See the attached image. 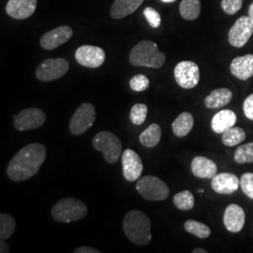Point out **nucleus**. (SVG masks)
<instances>
[{
  "label": "nucleus",
  "mask_w": 253,
  "mask_h": 253,
  "mask_svg": "<svg viewBox=\"0 0 253 253\" xmlns=\"http://www.w3.org/2000/svg\"><path fill=\"white\" fill-rule=\"evenodd\" d=\"M45 146L42 144H29L13 156L7 167V175L14 182L25 181L40 171L46 159Z\"/></svg>",
  "instance_id": "nucleus-1"
},
{
  "label": "nucleus",
  "mask_w": 253,
  "mask_h": 253,
  "mask_svg": "<svg viewBox=\"0 0 253 253\" xmlns=\"http://www.w3.org/2000/svg\"><path fill=\"white\" fill-rule=\"evenodd\" d=\"M123 231L133 244L146 246L152 239L151 221L141 210H130L123 219Z\"/></svg>",
  "instance_id": "nucleus-2"
},
{
  "label": "nucleus",
  "mask_w": 253,
  "mask_h": 253,
  "mask_svg": "<svg viewBox=\"0 0 253 253\" xmlns=\"http://www.w3.org/2000/svg\"><path fill=\"white\" fill-rule=\"evenodd\" d=\"M165 61V54L159 50L157 43L151 41L140 42L129 53V63L134 67L160 69Z\"/></svg>",
  "instance_id": "nucleus-3"
},
{
  "label": "nucleus",
  "mask_w": 253,
  "mask_h": 253,
  "mask_svg": "<svg viewBox=\"0 0 253 253\" xmlns=\"http://www.w3.org/2000/svg\"><path fill=\"white\" fill-rule=\"evenodd\" d=\"M52 217L57 222L69 223L86 216L87 207L80 200L73 197L59 200L51 210Z\"/></svg>",
  "instance_id": "nucleus-4"
},
{
  "label": "nucleus",
  "mask_w": 253,
  "mask_h": 253,
  "mask_svg": "<svg viewBox=\"0 0 253 253\" xmlns=\"http://www.w3.org/2000/svg\"><path fill=\"white\" fill-rule=\"evenodd\" d=\"M93 147L103 154L106 163H117L122 154V144L118 136L110 131H100L92 140Z\"/></svg>",
  "instance_id": "nucleus-5"
},
{
  "label": "nucleus",
  "mask_w": 253,
  "mask_h": 253,
  "mask_svg": "<svg viewBox=\"0 0 253 253\" xmlns=\"http://www.w3.org/2000/svg\"><path fill=\"white\" fill-rule=\"evenodd\" d=\"M136 190L144 199L151 202L167 199L170 194L166 183L154 175H145L138 179Z\"/></svg>",
  "instance_id": "nucleus-6"
},
{
  "label": "nucleus",
  "mask_w": 253,
  "mask_h": 253,
  "mask_svg": "<svg viewBox=\"0 0 253 253\" xmlns=\"http://www.w3.org/2000/svg\"><path fill=\"white\" fill-rule=\"evenodd\" d=\"M96 120V109L93 104L85 102L76 109L71 118L69 129L74 136L84 134L93 126Z\"/></svg>",
  "instance_id": "nucleus-7"
},
{
  "label": "nucleus",
  "mask_w": 253,
  "mask_h": 253,
  "mask_svg": "<svg viewBox=\"0 0 253 253\" xmlns=\"http://www.w3.org/2000/svg\"><path fill=\"white\" fill-rule=\"evenodd\" d=\"M70 63L64 58H48L39 65L36 77L42 82H51L63 77L69 72Z\"/></svg>",
  "instance_id": "nucleus-8"
},
{
  "label": "nucleus",
  "mask_w": 253,
  "mask_h": 253,
  "mask_svg": "<svg viewBox=\"0 0 253 253\" xmlns=\"http://www.w3.org/2000/svg\"><path fill=\"white\" fill-rule=\"evenodd\" d=\"M177 84L184 89L194 88L200 82V69L193 61H181L173 71Z\"/></svg>",
  "instance_id": "nucleus-9"
},
{
  "label": "nucleus",
  "mask_w": 253,
  "mask_h": 253,
  "mask_svg": "<svg viewBox=\"0 0 253 253\" xmlns=\"http://www.w3.org/2000/svg\"><path fill=\"white\" fill-rule=\"evenodd\" d=\"M46 121V114L39 108H27L13 117V126L19 131L35 129L43 126Z\"/></svg>",
  "instance_id": "nucleus-10"
},
{
  "label": "nucleus",
  "mask_w": 253,
  "mask_h": 253,
  "mask_svg": "<svg viewBox=\"0 0 253 253\" xmlns=\"http://www.w3.org/2000/svg\"><path fill=\"white\" fill-rule=\"evenodd\" d=\"M253 34V21L250 16H242L236 20L228 33L229 43L236 48L247 44Z\"/></svg>",
  "instance_id": "nucleus-11"
},
{
  "label": "nucleus",
  "mask_w": 253,
  "mask_h": 253,
  "mask_svg": "<svg viewBox=\"0 0 253 253\" xmlns=\"http://www.w3.org/2000/svg\"><path fill=\"white\" fill-rule=\"evenodd\" d=\"M106 54L100 47L82 45L75 52V59L78 63L89 69L99 68L104 63Z\"/></svg>",
  "instance_id": "nucleus-12"
},
{
  "label": "nucleus",
  "mask_w": 253,
  "mask_h": 253,
  "mask_svg": "<svg viewBox=\"0 0 253 253\" xmlns=\"http://www.w3.org/2000/svg\"><path fill=\"white\" fill-rule=\"evenodd\" d=\"M121 162L124 178L128 182L138 180L144 169L140 156L132 149H126L122 154Z\"/></svg>",
  "instance_id": "nucleus-13"
},
{
  "label": "nucleus",
  "mask_w": 253,
  "mask_h": 253,
  "mask_svg": "<svg viewBox=\"0 0 253 253\" xmlns=\"http://www.w3.org/2000/svg\"><path fill=\"white\" fill-rule=\"evenodd\" d=\"M73 36V30L72 27L61 26L43 34L40 40V44L42 48L45 50H54L66 43Z\"/></svg>",
  "instance_id": "nucleus-14"
},
{
  "label": "nucleus",
  "mask_w": 253,
  "mask_h": 253,
  "mask_svg": "<svg viewBox=\"0 0 253 253\" xmlns=\"http://www.w3.org/2000/svg\"><path fill=\"white\" fill-rule=\"evenodd\" d=\"M38 0H9L6 12L11 18L25 20L35 12Z\"/></svg>",
  "instance_id": "nucleus-15"
},
{
  "label": "nucleus",
  "mask_w": 253,
  "mask_h": 253,
  "mask_svg": "<svg viewBox=\"0 0 253 253\" xmlns=\"http://www.w3.org/2000/svg\"><path fill=\"white\" fill-rule=\"evenodd\" d=\"M246 214L244 209L238 205H229L225 209L223 216V223L227 230L231 233L240 232L245 225Z\"/></svg>",
  "instance_id": "nucleus-16"
},
{
  "label": "nucleus",
  "mask_w": 253,
  "mask_h": 253,
  "mask_svg": "<svg viewBox=\"0 0 253 253\" xmlns=\"http://www.w3.org/2000/svg\"><path fill=\"white\" fill-rule=\"evenodd\" d=\"M240 181L234 173H217L211 182V187L218 194H232L238 190Z\"/></svg>",
  "instance_id": "nucleus-17"
},
{
  "label": "nucleus",
  "mask_w": 253,
  "mask_h": 253,
  "mask_svg": "<svg viewBox=\"0 0 253 253\" xmlns=\"http://www.w3.org/2000/svg\"><path fill=\"white\" fill-rule=\"evenodd\" d=\"M232 74L239 80L247 81L253 76V54L237 56L230 66Z\"/></svg>",
  "instance_id": "nucleus-18"
},
{
  "label": "nucleus",
  "mask_w": 253,
  "mask_h": 253,
  "mask_svg": "<svg viewBox=\"0 0 253 253\" xmlns=\"http://www.w3.org/2000/svg\"><path fill=\"white\" fill-rule=\"evenodd\" d=\"M191 172L196 177L212 179L217 174V164L206 157L198 156L191 162Z\"/></svg>",
  "instance_id": "nucleus-19"
},
{
  "label": "nucleus",
  "mask_w": 253,
  "mask_h": 253,
  "mask_svg": "<svg viewBox=\"0 0 253 253\" xmlns=\"http://www.w3.org/2000/svg\"><path fill=\"white\" fill-rule=\"evenodd\" d=\"M236 115L232 110H221L217 113L211 121V127L216 133H223L227 129L235 126Z\"/></svg>",
  "instance_id": "nucleus-20"
},
{
  "label": "nucleus",
  "mask_w": 253,
  "mask_h": 253,
  "mask_svg": "<svg viewBox=\"0 0 253 253\" xmlns=\"http://www.w3.org/2000/svg\"><path fill=\"white\" fill-rule=\"evenodd\" d=\"M144 1L145 0H115L110 11L111 16L116 20L125 18L133 13Z\"/></svg>",
  "instance_id": "nucleus-21"
},
{
  "label": "nucleus",
  "mask_w": 253,
  "mask_h": 253,
  "mask_svg": "<svg viewBox=\"0 0 253 253\" xmlns=\"http://www.w3.org/2000/svg\"><path fill=\"white\" fill-rule=\"evenodd\" d=\"M233 99V93L228 88H217L211 91V93L205 99V105L208 109H217L223 107L231 102Z\"/></svg>",
  "instance_id": "nucleus-22"
},
{
  "label": "nucleus",
  "mask_w": 253,
  "mask_h": 253,
  "mask_svg": "<svg viewBox=\"0 0 253 253\" xmlns=\"http://www.w3.org/2000/svg\"><path fill=\"white\" fill-rule=\"evenodd\" d=\"M194 126V118L189 112L180 114L172 122V129L173 134L176 137H185L191 131Z\"/></svg>",
  "instance_id": "nucleus-23"
},
{
  "label": "nucleus",
  "mask_w": 253,
  "mask_h": 253,
  "mask_svg": "<svg viewBox=\"0 0 253 253\" xmlns=\"http://www.w3.org/2000/svg\"><path fill=\"white\" fill-rule=\"evenodd\" d=\"M162 139V127L159 124L153 123L139 136V141L145 147H155L159 145Z\"/></svg>",
  "instance_id": "nucleus-24"
},
{
  "label": "nucleus",
  "mask_w": 253,
  "mask_h": 253,
  "mask_svg": "<svg viewBox=\"0 0 253 253\" xmlns=\"http://www.w3.org/2000/svg\"><path fill=\"white\" fill-rule=\"evenodd\" d=\"M179 11L182 18L187 21H193L199 17L201 2L200 0H182L179 5Z\"/></svg>",
  "instance_id": "nucleus-25"
},
{
  "label": "nucleus",
  "mask_w": 253,
  "mask_h": 253,
  "mask_svg": "<svg viewBox=\"0 0 253 253\" xmlns=\"http://www.w3.org/2000/svg\"><path fill=\"white\" fill-rule=\"evenodd\" d=\"M246 139V132L242 127L233 126L222 133V143L226 146H235L241 144Z\"/></svg>",
  "instance_id": "nucleus-26"
},
{
  "label": "nucleus",
  "mask_w": 253,
  "mask_h": 253,
  "mask_svg": "<svg viewBox=\"0 0 253 253\" xmlns=\"http://www.w3.org/2000/svg\"><path fill=\"white\" fill-rule=\"evenodd\" d=\"M184 228L188 233L201 239L208 238L211 235V229L208 225L194 219L187 220L184 224Z\"/></svg>",
  "instance_id": "nucleus-27"
},
{
  "label": "nucleus",
  "mask_w": 253,
  "mask_h": 253,
  "mask_svg": "<svg viewBox=\"0 0 253 253\" xmlns=\"http://www.w3.org/2000/svg\"><path fill=\"white\" fill-rule=\"evenodd\" d=\"M16 228V222L14 217L9 214H0V239L7 240L13 235Z\"/></svg>",
  "instance_id": "nucleus-28"
},
{
  "label": "nucleus",
  "mask_w": 253,
  "mask_h": 253,
  "mask_svg": "<svg viewBox=\"0 0 253 253\" xmlns=\"http://www.w3.org/2000/svg\"><path fill=\"white\" fill-rule=\"evenodd\" d=\"M172 202L174 207L182 211L191 210L195 204L194 196L190 190H183L179 193L175 194L173 196Z\"/></svg>",
  "instance_id": "nucleus-29"
},
{
  "label": "nucleus",
  "mask_w": 253,
  "mask_h": 253,
  "mask_svg": "<svg viewBox=\"0 0 253 253\" xmlns=\"http://www.w3.org/2000/svg\"><path fill=\"white\" fill-rule=\"evenodd\" d=\"M235 161L238 164L253 163V143H248L238 146L235 152Z\"/></svg>",
  "instance_id": "nucleus-30"
},
{
  "label": "nucleus",
  "mask_w": 253,
  "mask_h": 253,
  "mask_svg": "<svg viewBox=\"0 0 253 253\" xmlns=\"http://www.w3.org/2000/svg\"><path fill=\"white\" fill-rule=\"evenodd\" d=\"M148 109L144 103H136L130 110V121L137 126L143 125L146 120Z\"/></svg>",
  "instance_id": "nucleus-31"
},
{
  "label": "nucleus",
  "mask_w": 253,
  "mask_h": 253,
  "mask_svg": "<svg viewBox=\"0 0 253 253\" xmlns=\"http://www.w3.org/2000/svg\"><path fill=\"white\" fill-rule=\"evenodd\" d=\"M149 79L144 74L134 75L129 81V86L131 90L135 92H143L146 90L149 87Z\"/></svg>",
  "instance_id": "nucleus-32"
},
{
  "label": "nucleus",
  "mask_w": 253,
  "mask_h": 253,
  "mask_svg": "<svg viewBox=\"0 0 253 253\" xmlns=\"http://www.w3.org/2000/svg\"><path fill=\"white\" fill-rule=\"evenodd\" d=\"M240 187L245 194L253 199V172H246L242 174L240 179Z\"/></svg>",
  "instance_id": "nucleus-33"
},
{
  "label": "nucleus",
  "mask_w": 253,
  "mask_h": 253,
  "mask_svg": "<svg viewBox=\"0 0 253 253\" xmlns=\"http://www.w3.org/2000/svg\"><path fill=\"white\" fill-rule=\"evenodd\" d=\"M144 15H145V19L147 20L148 24L150 25V27H153V28H159L161 27L162 18H161L160 13L156 9L151 7H147L144 10Z\"/></svg>",
  "instance_id": "nucleus-34"
},
{
  "label": "nucleus",
  "mask_w": 253,
  "mask_h": 253,
  "mask_svg": "<svg viewBox=\"0 0 253 253\" xmlns=\"http://www.w3.org/2000/svg\"><path fill=\"white\" fill-rule=\"evenodd\" d=\"M242 4L243 0H221V8L229 15H234L237 11H239Z\"/></svg>",
  "instance_id": "nucleus-35"
},
{
  "label": "nucleus",
  "mask_w": 253,
  "mask_h": 253,
  "mask_svg": "<svg viewBox=\"0 0 253 253\" xmlns=\"http://www.w3.org/2000/svg\"><path fill=\"white\" fill-rule=\"evenodd\" d=\"M245 116L249 119L253 120V94L250 95L244 101L243 104Z\"/></svg>",
  "instance_id": "nucleus-36"
},
{
  "label": "nucleus",
  "mask_w": 253,
  "mask_h": 253,
  "mask_svg": "<svg viewBox=\"0 0 253 253\" xmlns=\"http://www.w3.org/2000/svg\"><path fill=\"white\" fill-rule=\"evenodd\" d=\"M74 253H100V251L91 248V247H79L76 250H74Z\"/></svg>",
  "instance_id": "nucleus-37"
},
{
  "label": "nucleus",
  "mask_w": 253,
  "mask_h": 253,
  "mask_svg": "<svg viewBox=\"0 0 253 253\" xmlns=\"http://www.w3.org/2000/svg\"><path fill=\"white\" fill-rule=\"evenodd\" d=\"M1 248H0V253H9V246L5 242V240H1Z\"/></svg>",
  "instance_id": "nucleus-38"
},
{
  "label": "nucleus",
  "mask_w": 253,
  "mask_h": 253,
  "mask_svg": "<svg viewBox=\"0 0 253 253\" xmlns=\"http://www.w3.org/2000/svg\"><path fill=\"white\" fill-rule=\"evenodd\" d=\"M192 253H208V251H207V250H204V249H201V248H197V249H195V250H193V251H192Z\"/></svg>",
  "instance_id": "nucleus-39"
},
{
  "label": "nucleus",
  "mask_w": 253,
  "mask_h": 253,
  "mask_svg": "<svg viewBox=\"0 0 253 253\" xmlns=\"http://www.w3.org/2000/svg\"><path fill=\"white\" fill-rule=\"evenodd\" d=\"M249 16H250V18L252 19L253 21V4L250 6V8H249Z\"/></svg>",
  "instance_id": "nucleus-40"
},
{
  "label": "nucleus",
  "mask_w": 253,
  "mask_h": 253,
  "mask_svg": "<svg viewBox=\"0 0 253 253\" xmlns=\"http://www.w3.org/2000/svg\"><path fill=\"white\" fill-rule=\"evenodd\" d=\"M163 2L164 3H172V2H174L175 0H162Z\"/></svg>",
  "instance_id": "nucleus-41"
}]
</instances>
